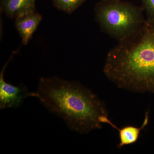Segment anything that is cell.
Segmentation results:
<instances>
[{
    "mask_svg": "<svg viewBox=\"0 0 154 154\" xmlns=\"http://www.w3.org/2000/svg\"><path fill=\"white\" fill-rule=\"evenodd\" d=\"M94 11L101 30L118 41L136 32L146 20L142 7L122 0H100Z\"/></svg>",
    "mask_w": 154,
    "mask_h": 154,
    "instance_id": "3",
    "label": "cell"
},
{
    "mask_svg": "<svg viewBox=\"0 0 154 154\" xmlns=\"http://www.w3.org/2000/svg\"><path fill=\"white\" fill-rule=\"evenodd\" d=\"M146 19L154 21V0H141Z\"/></svg>",
    "mask_w": 154,
    "mask_h": 154,
    "instance_id": "9",
    "label": "cell"
},
{
    "mask_svg": "<svg viewBox=\"0 0 154 154\" xmlns=\"http://www.w3.org/2000/svg\"><path fill=\"white\" fill-rule=\"evenodd\" d=\"M149 111H147L145 114L144 119L140 127H137L133 125H127L119 128L113 124L108 117V116H102L99 118V121L102 124L110 125L113 128L117 130L119 135V143L117 148L121 149L125 146L129 145L135 143L140 136L141 131L144 129L149 124Z\"/></svg>",
    "mask_w": 154,
    "mask_h": 154,
    "instance_id": "5",
    "label": "cell"
},
{
    "mask_svg": "<svg viewBox=\"0 0 154 154\" xmlns=\"http://www.w3.org/2000/svg\"><path fill=\"white\" fill-rule=\"evenodd\" d=\"M35 92L50 112L62 118L70 129L80 134L101 129L99 118L108 115L104 102L78 82L42 77Z\"/></svg>",
    "mask_w": 154,
    "mask_h": 154,
    "instance_id": "2",
    "label": "cell"
},
{
    "mask_svg": "<svg viewBox=\"0 0 154 154\" xmlns=\"http://www.w3.org/2000/svg\"><path fill=\"white\" fill-rule=\"evenodd\" d=\"M1 10L10 19H16L36 11V0H2Z\"/></svg>",
    "mask_w": 154,
    "mask_h": 154,
    "instance_id": "7",
    "label": "cell"
},
{
    "mask_svg": "<svg viewBox=\"0 0 154 154\" xmlns=\"http://www.w3.org/2000/svg\"><path fill=\"white\" fill-rule=\"evenodd\" d=\"M86 0H52L56 8L70 15L79 8Z\"/></svg>",
    "mask_w": 154,
    "mask_h": 154,
    "instance_id": "8",
    "label": "cell"
},
{
    "mask_svg": "<svg viewBox=\"0 0 154 154\" xmlns=\"http://www.w3.org/2000/svg\"><path fill=\"white\" fill-rule=\"evenodd\" d=\"M17 51L13 52L0 72V109L17 108L22 105L26 98L36 97L35 92H30L25 85L15 86L6 82L4 78L5 71Z\"/></svg>",
    "mask_w": 154,
    "mask_h": 154,
    "instance_id": "4",
    "label": "cell"
},
{
    "mask_svg": "<svg viewBox=\"0 0 154 154\" xmlns=\"http://www.w3.org/2000/svg\"><path fill=\"white\" fill-rule=\"evenodd\" d=\"M105 76L119 88L154 94V21L146 19L136 32L107 53Z\"/></svg>",
    "mask_w": 154,
    "mask_h": 154,
    "instance_id": "1",
    "label": "cell"
},
{
    "mask_svg": "<svg viewBox=\"0 0 154 154\" xmlns=\"http://www.w3.org/2000/svg\"><path fill=\"white\" fill-rule=\"evenodd\" d=\"M42 19L41 14L35 11L15 19V27L22 38V44H28Z\"/></svg>",
    "mask_w": 154,
    "mask_h": 154,
    "instance_id": "6",
    "label": "cell"
}]
</instances>
